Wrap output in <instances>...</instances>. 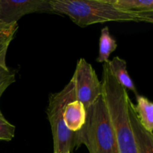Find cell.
Masks as SVG:
<instances>
[{
    "label": "cell",
    "instance_id": "1",
    "mask_svg": "<svg viewBox=\"0 0 153 153\" xmlns=\"http://www.w3.org/2000/svg\"><path fill=\"white\" fill-rule=\"evenodd\" d=\"M54 13L66 15L80 27L106 22H143L137 13L123 10L111 0H50Z\"/></svg>",
    "mask_w": 153,
    "mask_h": 153
},
{
    "label": "cell",
    "instance_id": "2",
    "mask_svg": "<svg viewBox=\"0 0 153 153\" xmlns=\"http://www.w3.org/2000/svg\"><path fill=\"white\" fill-rule=\"evenodd\" d=\"M102 95L114 129L118 153H137L128 111L129 97L111 73L107 63L103 64Z\"/></svg>",
    "mask_w": 153,
    "mask_h": 153
},
{
    "label": "cell",
    "instance_id": "3",
    "mask_svg": "<svg viewBox=\"0 0 153 153\" xmlns=\"http://www.w3.org/2000/svg\"><path fill=\"white\" fill-rule=\"evenodd\" d=\"M86 111V122L79 131L80 145H85L89 153H118L114 129L103 95Z\"/></svg>",
    "mask_w": 153,
    "mask_h": 153
},
{
    "label": "cell",
    "instance_id": "4",
    "mask_svg": "<svg viewBox=\"0 0 153 153\" xmlns=\"http://www.w3.org/2000/svg\"><path fill=\"white\" fill-rule=\"evenodd\" d=\"M76 100L73 79L59 92L49 96L46 115L50 124L53 140V153H72L80 146L79 131H69L64 124V108L67 103Z\"/></svg>",
    "mask_w": 153,
    "mask_h": 153
},
{
    "label": "cell",
    "instance_id": "5",
    "mask_svg": "<svg viewBox=\"0 0 153 153\" xmlns=\"http://www.w3.org/2000/svg\"><path fill=\"white\" fill-rule=\"evenodd\" d=\"M76 100L85 108L94 104L102 95V83L100 81L92 65L85 58H80L76 64L73 77Z\"/></svg>",
    "mask_w": 153,
    "mask_h": 153
},
{
    "label": "cell",
    "instance_id": "6",
    "mask_svg": "<svg viewBox=\"0 0 153 153\" xmlns=\"http://www.w3.org/2000/svg\"><path fill=\"white\" fill-rule=\"evenodd\" d=\"M53 13L50 0H0V21L7 24L17 23L26 14Z\"/></svg>",
    "mask_w": 153,
    "mask_h": 153
},
{
    "label": "cell",
    "instance_id": "7",
    "mask_svg": "<svg viewBox=\"0 0 153 153\" xmlns=\"http://www.w3.org/2000/svg\"><path fill=\"white\" fill-rule=\"evenodd\" d=\"M128 111L137 153H153V132L142 126L134 111V103L130 98L128 100Z\"/></svg>",
    "mask_w": 153,
    "mask_h": 153
},
{
    "label": "cell",
    "instance_id": "8",
    "mask_svg": "<svg viewBox=\"0 0 153 153\" xmlns=\"http://www.w3.org/2000/svg\"><path fill=\"white\" fill-rule=\"evenodd\" d=\"M63 117L67 129L72 132H78L86 122V108L81 102L73 100L65 106Z\"/></svg>",
    "mask_w": 153,
    "mask_h": 153
},
{
    "label": "cell",
    "instance_id": "9",
    "mask_svg": "<svg viewBox=\"0 0 153 153\" xmlns=\"http://www.w3.org/2000/svg\"><path fill=\"white\" fill-rule=\"evenodd\" d=\"M107 64L112 76L124 88L132 91L136 96L138 95L135 85L128 73L125 60L117 56L108 61Z\"/></svg>",
    "mask_w": 153,
    "mask_h": 153
},
{
    "label": "cell",
    "instance_id": "10",
    "mask_svg": "<svg viewBox=\"0 0 153 153\" xmlns=\"http://www.w3.org/2000/svg\"><path fill=\"white\" fill-rule=\"evenodd\" d=\"M136 100L134 109L139 122L145 129L153 132V102L139 94L136 96Z\"/></svg>",
    "mask_w": 153,
    "mask_h": 153
},
{
    "label": "cell",
    "instance_id": "11",
    "mask_svg": "<svg viewBox=\"0 0 153 153\" xmlns=\"http://www.w3.org/2000/svg\"><path fill=\"white\" fill-rule=\"evenodd\" d=\"M117 48V43L114 37L111 34L108 26L101 30L99 45V55L97 61L99 63H107L111 54Z\"/></svg>",
    "mask_w": 153,
    "mask_h": 153
},
{
    "label": "cell",
    "instance_id": "12",
    "mask_svg": "<svg viewBox=\"0 0 153 153\" xmlns=\"http://www.w3.org/2000/svg\"><path fill=\"white\" fill-rule=\"evenodd\" d=\"M10 44L0 48V98L10 85L16 82V73L10 70L6 64V55Z\"/></svg>",
    "mask_w": 153,
    "mask_h": 153
},
{
    "label": "cell",
    "instance_id": "13",
    "mask_svg": "<svg viewBox=\"0 0 153 153\" xmlns=\"http://www.w3.org/2000/svg\"><path fill=\"white\" fill-rule=\"evenodd\" d=\"M119 8L134 13L153 11V0H111Z\"/></svg>",
    "mask_w": 153,
    "mask_h": 153
},
{
    "label": "cell",
    "instance_id": "14",
    "mask_svg": "<svg viewBox=\"0 0 153 153\" xmlns=\"http://www.w3.org/2000/svg\"><path fill=\"white\" fill-rule=\"evenodd\" d=\"M17 29V23L7 24L0 21V48L5 44H10Z\"/></svg>",
    "mask_w": 153,
    "mask_h": 153
},
{
    "label": "cell",
    "instance_id": "15",
    "mask_svg": "<svg viewBox=\"0 0 153 153\" xmlns=\"http://www.w3.org/2000/svg\"><path fill=\"white\" fill-rule=\"evenodd\" d=\"M16 127L9 123L0 111V140L10 141L15 136Z\"/></svg>",
    "mask_w": 153,
    "mask_h": 153
},
{
    "label": "cell",
    "instance_id": "16",
    "mask_svg": "<svg viewBox=\"0 0 153 153\" xmlns=\"http://www.w3.org/2000/svg\"><path fill=\"white\" fill-rule=\"evenodd\" d=\"M138 15L141 17L143 22L153 24V11L147 12V13H138Z\"/></svg>",
    "mask_w": 153,
    "mask_h": 153
}]
</instances>
